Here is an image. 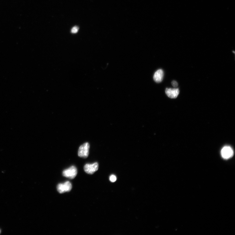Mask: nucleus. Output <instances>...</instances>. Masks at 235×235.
Instances as JSON below:
<instances>
[{"instance_id": "6", "label": "nucleus", "mask_w": 235, "mask_h": 235, "mask_svg": "<svg viewBox=\"0 0 235 235\" xmlns=\"http://www.w3.org/2000/svg\"><path fill=\"white\" fill-rule=\"evenodd\" d=\"M165 92L169 97L171 98H177L179 93V90L178 89H172V88H166Z\"/></svg>"}, {"instance_id": "4", "label": "nucleus", "mask_w": 235, "mask_h": 235, "mask_svg": "<svg viewBox=\"0 0 235 235\" xmlns=\"http://www.w3.org/2000/svg\"><path fill=\"white\" fill-rule=\"evenodd\" d=\"M98 167V164L97 162L92 164H87L84 166V170L86 173L92 174L97 171Z\"/></svg>"}, {"instance_id": "8", "label": "nucleus", "mask_w": 235, "mask_h": 235, "mask_svg": "<svg viewBox=\"0 0 235 235\" xmlns=\"http://www.w3.org/2000/svg\"><path fill=\"white\" fill-rule=\"evenodd\" d=\"M79 30V28L77 26H75L73 27L71 30V32L73 34L77 33Z\"/></svg>"}, {"instance_id": "10", "label": "nucleus", "mask_w": 235, "mask_h": 235, "mask_svg": "<svg viewBox=\"0 0 235 235\" xmlns=\"http://www.w3.org/2000/svg\"><path fill=\"white\" fill-rule=\"evenodd\" d=\"M172 85L174 87H177L178 86L177 82L175 81H173L172 82Z\"/></svg>"}, {"instance_id": "9", "label": "nucleus", "mask_w": 235, "mask_h": 235, "mask_svg": "<svg viewBox=\"0 0 235 235\" xmlns=\"http://www.w3.org/2000/svg\"><path fill=\"white\" fill-rule=\"evenodd\" d=\"M110 180L112 182H114L116 180V177L114 175H111L109 178Z\"/></svg>"}, {"instance_id": "1", "label": "nucleus", "mask_w": 235, "mask_h": 235, "mask_svg": "<svg viewBox=\"0 0 235 235\" xmlns=\"http://www.w3.org/2000/svg\"><path fill=\"white\" fill-rule=\"evenodd\" d=\"M90 144L88 143L80 146L78 150V156L81 158H87L89 154Z\"/></svg>"}, {"instance_id": "5", "label": "nucleus", "mask_w": 235, "mask_h": 235, "mask_svg": "<svg viewBox=\"0 0 235 235\" xmlns=\"http://www.w3.org/2000/svg\"><path fill=\"white\" fill-rule=\"evenodd\" d=\"M221 155L224 159L228 160L232 157L233 155V149L230 146H225L221 151Z\"/></svg>"}, {"instance_id": "2", "label": "nucleus", "mask_w": 235, "mask_h": 235, "mask_svg": "<svg viewBox=\"0 0 235 235\" xmlns=\"http://www.w3.org/2000/svg\"><path fill=\"white\" fill-rule=\"evenodd\" d=\"M77 173V169L75 166H73L63 170L62 174L64 177L72 179L76 177Z\"/></svg>"}, {"instance_id": "7", "label": "nucleus", "mask_w": 235, "mask_h": 235, "mask_svg": "<svg viewBox=\"0 0 235 235\" xmlns=\"http://www.w3.org/2000/svg\"><path fill=\"white\" fill-rule=\"evenodd\" d=\"M164 75V73L162 70L159 69L157 70L154 76V80L156 83H160L163 80Z\"/></svg>"}, {"instance_id": "11", "label": "nucleus", "mask_w": 235, "mask_h": 235, "mask_svg": "<svg viewBox=\"0 0 235 235\" xmlns=\"http://www.w3.org/2000/svg\"><path fill=\"white\" fill-rule=\"evenodd\" d=\"M0 233H1V231H0Z\"/></svg>"}, {"instance_id": "3", "label": "nucleus", "mask_w": 235, "mask_h": 235, "mask_svg": "<svg viewBox=\"0 0 235 235\" xmlns=\"http://www.w3.org/2000/svg\"><path fill=\"white\" fill-rule=\"evenodd\" d=\"M72 189V184L69 181L66 182L64 184H58L57 187L58 191L61 194L69 192Z\"/></svg>"}]
</instances>
